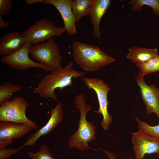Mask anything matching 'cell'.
I'll use <instances>...</instances> for the list:
<instances>
[{"label": "cell", "instance_id": "cell-17", "mask_svg": "<svg viewBox=\"0 0 159 159\" xmlns=\"http://www.w3.org/2000/svg\"><path fill=\"white\" fill-rule=\"evenodd\" d=\"M92 2V0H72V9L76 22L89 15Z\"/></svg>", "mask_w": 159, "mask_h": 159}, {"label": "cell", "instance_id": "cell-29", "mask_svg": "<svg viewBox=\"0 0 159 159\" xmlns=\"http://www.w3.org/2000/svg\"><path fill=\"white\" fill-rule=\"evenodd\" d=\"M158 156L159 158V153L158 154Z\"/></svg>", "mask_w": 159, "mask_h": 159}, {"label": "cell", "instance_id": "cell-13", "mask_svg": "<svg viewBox=\"0 0 159 159\" xmlns=\"http://www.w3.org/2000/svg\"><path fill=\"white\" fill-rule=\"evenodd\" d=\"M111 3V0H92L89 15L93 28L92 34L97 38L100 37V24L101 19Z\"/></svg>", "mask_w": 159, "mask_h": 159}, {"label": "cell", "instance_id": "cell-9", "mask_svg": "<svg viewBox=\"0 0 159 159\" xmlns=\"http://www.w3.org/2000/svg\"><path fill=\"white\" fill-rule=\"evenodd\" d=\"M131 141L136 159H143L146 154L159 153V139L141 131L131 133Z\"/></svg>", "mask_w": 159, "mask_h": 159}, {"label": "cell", "instance_id": "cell-26", "mask_svg": "<svg viewBox=\"0 0 159 159\" xmlns=\"http://www.w3.org/2000/svg\"><path fill=\"white\" fill-rule=\"evenodd\" d=\"M13 140H5L0 141V149L6 148L8 145L11 144Z\"/></svg>", "mask_w": 159, "mask_h": 159}, {"label": "cell", "instance_id": "cell-22", "mask_svg": "<svg viewBox=\"0 0 159 159\" xmlns=\"http://www.w3.org/2000/svg\"><path fill=\"white\" fill-rule=\"evenodd\" d=\"M28 153L29 158L33 159H56L50 153L46 145H43L41 146L35 153L31 151Z\"/></svg>", "mask_w": 159, "mask_h": 159}, {"label": "cell", "instance_id": "cell-23", "mask_svg": "<svg viewBox=\"0 0 159 159\" xmlns=\"http://www.w3.org/2000/svg\"><path fill=\"white\" fill-rule=\"evenodd\" d=\"M13 0H0V15L6 16L12 7Z\"/></svg>", "mask_w": 159, "mask_h": 159}, {"label": "cell", "instance_id": "cell-18", "mask_svg": "<svg viewBox=\"0 0 159 159\" xmlns=\"http://www.w3.org/2000/svg\"><path fill=\"white\" fill-rule=\"evenodd\" d=\"M131 6V10L133 12L141 11L144 5L152 9L153 12L159 17V0H131L127 4Z\"/></svg>", "mask_w": 159, "mask_h": 159}, {"label": "cell", "instance_id": "cell-5", "mask_svg": "<svg viewBox=\"0 0 159 159\" xmlns=\"http://www.w3.org/2000/svg\"><path fill=\"white\" fill-rule=\"evenodd\" d=\"M29 54L37 62L49 69L51 71L60 69L62 57L58 46L51 38L46 42L32 46Z\"/></svg>", "mask_w": 159, "mask_h": 159}, {"label": "cell", "instance_id": "cell-15", "mask_svg": "<svg viewBox=\"0 0 159 159\" xmlns=\"http://www.w3.org/2000/svg\"><path fill=\"white\" fill-rule=\"evenodd\" d=\"M27 42L24 36L19 32L8 34L0 39V54L2 56L11 54L21 49Z\"/></svg>", "mask_w": 159, "mask_h": 159}, {"label": "cell", "instance_id": "cell-6", "mask_svg": "<svg viewBox=\"0 0 159 159\" xmlns=\"http://www.w3.org/2000/svg\"><path fill=\"white\" fill-rule=\"evenodd\" d=\"M65 32L64 27L56 26L52 21L43 18L32 25L21 34L27 42L35 45L44 42L54 36L60 37Z\"/></svg>", "mask_w": 159, "mask_h": 159}, {"label": "cell", "instance_id": "cell-4", "mask_svg": "<svg viewBox=\"0 0 159 159\" xmlns=\"http://www.w3.org/2000/svg\"><path fill=\"white\" fill-rule=\"evenodd\" d=\"M29 103L22 97L16 96L11 101L0 104V121H4L24 124L36 130L38 125L26 116V111Z\"/></svg>", "mask_w": 159, "mask_h": 159}, {"label": "cell", "instance_id": "cell-1", "mask_svg": "<svg viewBox=\"0 0 159 159\" xmlns=\"http://www.w3.org/2000/svg\"><path fill=\"white\" fill-rule=\"evenodd\" d=\"M85 74L75 70L73 62H71L64 68L53 70L50 74L45 75L35 88L34 92L44 99L51 98L57 101L56 89L59 88L62 92L64 88L72 85L73 78L81 77Z\"/></svg>", "mask_w": 159, "mask_h": 159}, {"label": "cell", "instance_id": "cell-7", "mask_svg": "<svg viewBox=\"0 0 159 159\" xmlns=\"http://www.w3.org/2000/svg\"><path fill=\"white\" fill-rule=\"evenodd\" d=\"M82 80L88 89L93 90L97 94L99 109L93 112L102 115L103 119L100 123L103 130L107 131L112 121V117L108 111L107 94L110 88L100 79L83 77Z\"/></svg>", "mask_w": 159, "mask_h": 159}, {"label": "cell", "instance_id": "cell-20", "mask_svg": "<svg viewBox=\"0 0 159 159\" xmlns=\"http://www.w3.org/2000/svg\"><path fill=\"white\" fill-rule=\"evenodd\" d=\"M137 66L140 69L138 76L143 78L147 74L159 71V55L147 62Z\"/></svg>", "mask_w": 159, "mask_h": 159}, {"label": "cell", "instance_id": "cell-11", "mask_svg": "<svg viewBox=\"0 0 159 159\" xmlns=\"http://www.w3.org/2000/svg\"><path fill=\"white\" fill-rule=\"evenodd\" d=\"M50 114V118L46 124L31 135L23 145L24 147L34 145L40 137L50 133L62 122L63 119L64 112L60 102H58L54 108L51 109Z\"/></svg>", "mask_w": 159, "mask_h": 159}, {"label": "cell", "instance_id": "cell-14", "mask_svg": "<svg viewBox=\"0 0 159 159\" xmlns=\"http://www.w3.org/2000/svg\"><path fill=\"white\" fill-rule=\"evenodd\" d=\"M32 129L30 126L24 124L0 121V141L21 138Z\"/></svg>", "mask_w": 159, "mask_h": 159}, {"label": "cell", "instance_id": "cell-28", "mask_svg": "<svg viewBox=\"0 0 159 159\" xmlns=\"http://www.w3.org/2000/svg\"><path fill=\"white\" fill-rule=\"evenodd\" d=\"M43 1L44 0H26V2L29 4L42 2H43Z\"/></svg>", "mask_w": 159, "mask_h": 159}, {"label": "cell", "instance_id": "cell-21", "mask_svg": "<svg viewBox=\"0 0 159 159\" xmlns=\"http://www.w3.org/2000/svg\"><path fill=\"white\" fill-rule=\"evenodd\" d=\"M135 120L138 123L139 130L159 139V123L157 125L152 126L140 120L138 118H136Z\"/></svg>", "mask_w": 159, "mask_h": 159}, {"label": "cell", "instance_id": "cell-25", "mask_svg": "<svg viewBox=\"0 0 159 159\" xmlns=\"http://www.w3.org/2000/svg\"><path fill=\"white\" fill-rule=\"evenodd\" d=\"M11 23L4 21L2 18V16L0 15V29H2L4 28L9 27Z\"/></svg>", "mask_w": 159, "mask_h": 159}, {"label": "cell", "instance_id": "cell-3", "mask_svg": "<svg viewBox=\"0 0 159 159\" xmlns=\"http://www.w3.org/2000/svg\"><path fill=\"white\" fill-rule=\"evenodd\" d=\"M72 50L76 62L87 71L97 70L116 60L98 47L90 44L75 41L73 43Z\"/></svg>", "mask_w": 159, "mask_h": 159}, {"label": "cell", "instance_id": "cell-12", "mask_svg": "<svg viewBox=\"0 0 159 159\" xmlns=\"http://www.w3.org/2000/svg\"><path fill=\"white\" fill-rule=\"evenodd\" d=\"M72 0H44V4L54 6L60 14L66 32L70 36L77 34L75 19L72 9Z\"/></svg>", "mask_w": 159, "mask_h": 159}, {"label": "cell", "instance_id": "cell-10", "mask_svg": "<svg viewBox=\"0 0 159 159\" xmlns=\"http://www.w3.org/2000/svg\"><path fill=\"white\" fill-rule=\"evenodd\" d=\"M135 80L140 89L142 99L148 115L155 113L159 119V89L154 84L148 85L143 78L138 76Z\"/></svg>", "mask_w": 159, "mask_h": 159}, {"label": "cell", "instance_id": "cell-24", "mask_svg": "<svg viewBox=\"0 0 159 159\" xmlns=\"http://www.w3.org/2000/svg\"><path fill=\"white\" fill-rule=\"evenodd\" d=\"M23 146L18 149L4 148L0 149V159H9L12 155L20 150Z\"/></svg>", "mask_w": 159, "mask_h": 159}, {"label": "cell", "instance_id": "cell-30", "mask_svg": "<svg viewBox=\"0 0 159 159\" xmlns=\"http://www.w3.org/2000/svg\"><path fill=\"white\" fill-rule=\"evenodd\" d=\"M134 159H135V158H134Z\"/></svg>", "mask_w": 159, "mask_h": 159}, {"label": "cell", "instance_id": "cell-8", "mask_svg": "<svg viewBox=\"0 0 159 159\" xmlns=\"http://www.w3.org/2000/svg\"><path fill=\"white\" fill-rule=\"evenodd\" d=\"M32 46V44L28 42L23 47L17 51L9 55L2 56L0 58V62L21 70L37 68L46 71H51L49 69L33 61L29 58V54Z\"/></svg>", "mask_w": 159, "mask_h": 159}, {"label": "cell", "instance_id": "cell-2", "mask_svg": "<svg viewBox=\"0 0 159 159\" xmlns=\"http://www.w3.org/2000/svg\"><path fill=\"white\" fill-rule=\"evenodd\" d=\"M74 98L75 107L79 111L80 117L77 130L69 138V146L80 151L92 149L88 143L96 139V127L92 123L88 122L86 117L92 107L91 105L86 104L83 93L75 95Z\"/></svg>", "mask_w": 159, "mask_h": 159}, {"label": "cell", "instance_id": "cell-27", "mask_svg": "<svg viewBox=\"0 0 159 159\" xmlns=\"http://www.w3.org/2000/svg\"><path fill=\"white\" fill-rule=\"evenodd\" d=\"M102 150L107 155L108 159H117L116 155L114 153L104 150Z\"/></svg>", "mask_w": 159, "mask_h": 159}, {"label": "cell", "instance_id": "cell-19", "mask_svg": "<svg viewBox=\"0 0 159 159\" xmlns=\"http://www.w3.org/2000/svg\"><path fill=\"white\" fill-rule=\"evenodd\" d=\"M21 85H14L9 82H5L0 85V104L9 101L12 97L13 94L21 91L23 89Z\"/></svg>", "mask_w": 159, "mask_h": 159}, {"label": "cell", "instance_id": "cell-16", "mask_svg": "<svg viewBox=\"0 0 159 159\" xmlns=\"http://www.w3.org/2000/svg\"><path fill=\"white\" fill-rule=\"evenodd\" d=\"M158 55L157 48L132 46L128 48L127 57L137 66L147 62Z\"/></svg>", "mask_w": 159, "mask_h": 159}]
</instances>
